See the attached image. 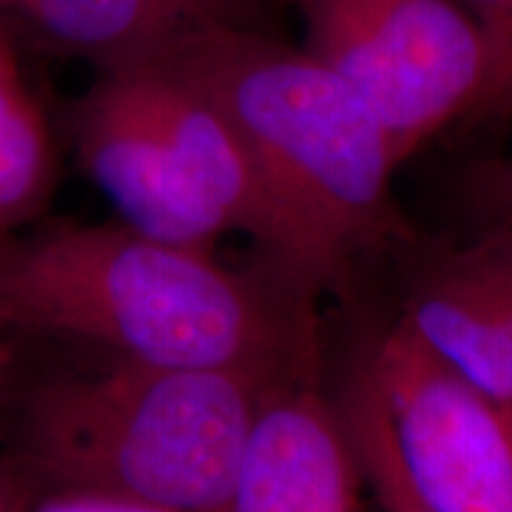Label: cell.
<instances>
[{
    "instance_id": "1",
    "label": "cell",
    "mask_w": 512,
    "mask_h": 512,
    "mask_svg": "<svg viewBox=\"0 0 512 512\" xmlns=\"http://www.w3.org/2000/svg\"><path fill=\"white\" fill-rule=\"evenodd\" d=\"M0 330L86 342L126 361L309 380L311 304L126 223H55L0 245Z\"/></svg>"
},
{
    "instance_id": "2",
    "label": "cell",
    "mask_w": 512,
    "mask_h": 512,
    "mask_svg": "<svg viewBox=\"0 0 512 512\" xmlns=\"http://www.w3.org/2000/svg\"><path fill=\"white\" fill-rule=\"evenodd\" d=\"M238 128L287 233L285 285L306 304L358 249L401 230L392 145L347 81L266 29L221 27L157 57Z\"/></svg>"
},
{
    "instance_id": "3",
    "label": "cell",
    "mask_w": 512,
    "mask_h": 512,
    "mask_svg": "<svg viewBox=\"0 0 512 512\" xmlns=\"http://www.w3.org/2000/svg\"><path fill=\"white\" fill-rule=\"evenodd\" d=\"M280 384L126 358L98 373H50L19 399L10 456L43 491L221 512L256 415Z\"/></svg>"
},
{
    "instance_id": "4",
    "label": "cell",
    "mask_w": 512,
    "mask_h": 512,
    "mask_svg": "<svg viewBox=\"0 0 512 512\" xmlns=\"http://www.w3.org/2000/svg\"><path fill=\"white\" fill-rule=\"evenodd\" d=\"M306 50L354 88L399 166L470 114L505 107L496 48L460 0H297Z\"/></svg>"
},
{
    "instance_id": "5",
    "label": "cell",
    "mask_w": 512,
    "mask_h": 512,
    "mask_svg": "<svg viewBox=\"0 0 512 512\" xmlns=\"http://www.w3.org/2000/svg\"><path fill=\"white\" fill-rule=\"evenodd\" d=\"M401 463L437 512H512V415L396 323L366 356Z\"/></svg>"
},
{
    "instance_id": "6",
    "label": "cell",
    "mask_w": 512,
    "mask_h": 512,
    "mask_svg": "<svg viewBox=\"0 0 512 512\" xmlns=\"http://www.w3.org/2000/svg\"><path fill=\"white\" fill-rule=\"evenodd\" d=\"M76 155L121 223L176 242L211 249L230 233L221 214L185 174L126 72H102L72 112Z\"/></svg>"
},
{
    "instance_id": "7",
    "label": "cell",
    "mask_w": 512,
    "mask_h": 512,
    "mask_svg": "<svg viewBox=\"0 0 512 512\" xmlns=\"http://www.w3.org/2000/svg\"><path fill=\"white\" fill-rule=\"evenodd\" d=\"M354 448L311 380L266 396L221 512H358Z\"/></svg>"
},
{
    "instance_id": "8",
    "label": "cell",
    "mask_w": 512,
    "mask_h": 512,
    "mask_svg": "<svg viewBox=\"0 0 512 512\" xmlns=\"http://www.w3.org/2000/svg\"><path fill=\"white\" fill-rule=\"evenodd\" d=\"M119 72L136 83L185 174L219 211L230 233H245L264 249L271 273L285 285L283 219L238 128L214 102L162 67L143 64Z\"/></svg>"
},
{
    "instance_id": "9",
    "label": "cell",
    "mask_w": 512,
    "mask_h": 512,
    "mask_svg": "<svg viewBox=\"0 0 512 512\" xmlns=\"http://www.w3.org/2000/svg\"><path fill=\"white\" fill-rule=\"evenodd\" d=\"M48 46L102 72L143 67L185 38L266 29L271 0H12Z\"/></svg>"
},
{
    "instance_id": "10",
    "label": "cell",
    "mask_w": 512,
    "mask_h": 512,
    "mask_svg": "<svg viewBox=\"0 0 512 512\" xmlns=\"http://www.w3.org/2000/svg\"><path fill=\"white\" fill-rule=\"evenodd\" d=\"M401 323L458 377L512 415V358L498 318L460 252L418 275Z\"/></svg>"
},
{
    "instance_id": "11",
    "label": "cell",
    "mask_w": 512,
    "mask_h": 512,
    "mask_svg": "<svg viewBox=\"0 0 512 512\" xmlns=\"http://www.w3.org/2000/svg\"><path fill=\"white\" fill-rule=\"evenodd\" d=\"M55 185L53 131L17 67L0 76V245L48 209Z\"/></svg>"
},
{
    "instance_id": "12",
    "label": "cell",
    "mask_w": 512,
    "mask_h": 512,
    "mask_svg": "<svg viewBox=\"0 0 512 512\" xmlns=\"http://www.w3.org/2000/svg\"><path fill=\"white\" fill-rule=\"evenodd\" d=\"M337 411L349 444L354 448L361 479H366L380 510L437 512L418 494L401 463L387 408L366 361L349 377Z\"/></svg>"
},
{
    "instance_id": "13",
    "label": "cell",
    "mask_w": 512,
    "mask_h": 512,
    "mask_svg": "<svg viewBox=\"0 0 512 512\" xmlns=\"http://www.w3.org/2000/svg\"><path fill=\"white\" fill-rule=\"evenodd\" d=\"M458 252L489 299L512 358V228L484 226L482 235Z\"/></svg>"
},
{
    "instance_id": "14",
    "label": "cell",
    "mask_w": 512,
    "mask_h": 512,
    "mask_svg": "<svg viewBox=\"0 0 512 512\" xmlns=\"http://www.w3.org/2000/svg\"><path fill=\"white\" fill-rule=\"evenodd\" d=\"M460 197L484 226L512 228V155L467 166L460 176Z\"/></svg>"
},
{
    "instance_id": "15",
    "label": "cell",
    "mask_w": 512,
    "mask_h": 512,
    "mask_svg": "<svg viewBox=\"0 0 512 512\" xmlns=\"http://www.w3.org/2000/svg\"><path fill=\"white\" fill-rule=\"evenodd\" d=\"M496 48L505 79V107H512V0H460Z\"/></svg>"
},
{
    "instance_id": "16",
    "label": "cell",
    "mask_w": 512,
    "mask_h": 512,
    "mask_svg": "<svg viewBox=\"0 0 512 512\" xmlns=\"http://www.w3.org/2000/svg\"><path fill=\"white\" fill-rule=\"evenodd\" d=\"M29 512H171L152 505L133 503L126 498L88 494V491H41L31 503Z\"/></svg>"
},
{
    "instance_id": "17",
    "label": "cell",
    "mask_w": 512,
    "mask_h": 512,
    "mask_svg": "<svg viewBox=\"0 0 512 512\" xmlns=\"http://www.w3.org/2000/svg\"><path fill=\"white\" fill-rule=\"evenodd\" d=\"M41 491V484L15 458H0V512H29Z\"/></svg>"
},
{
    "instance_id": "18",
    "label": "cell",
    "mask_w": 512,
    "mask_h": 512,
    "mask_svg": "<svg viewBox=\"0 0 512 512\" xmlns=\"http://www.w3.org/2000/svg\"><path fill=\"white\" fill-rule=\"evenodd\" d=\"M12 69H17V60L15 55H12L10 43L5 41L3 34H0V76L12 72Z\"/></svg>"
},
{
    "instance_id": "19",
    "label": "cell",
    "mask_w": 512,
    "mask_h": 512,
    "mask_svg": "<svg viewBox=\"0 0 512 512\" xmlns=\"http://www.w3.org/2000/svg\"><path fill=\"white\" fill-rule=\"evenodd\" d=\"M5 3H12V0H0V5H5Z\"/></svg>"
}]
</instances>
